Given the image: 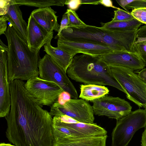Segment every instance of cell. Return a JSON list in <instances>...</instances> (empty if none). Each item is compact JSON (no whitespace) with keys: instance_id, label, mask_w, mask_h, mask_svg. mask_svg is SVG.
Masks as SVG:
<instances>
[{"instance_id":"1","label":"cell","mask_w":146,"mask_h":146,"mask_svg":"<svg viewBox=\"0 0 146 146\" xmlns=\"http://www.w3.org/2000/svg\"><path fill=\"white\" fill-rule=\"evenodd\" d=\"M23 81L11 82L6 135L15 146H52V118L29 94Z\"/></svg>"},{"instance_id":"2","label":"cell","mask_w":146,"mask_h":146,"mask_svg":"<svg viewBox=\"0 0 146 146\" xmlns=\"http://www.w3.org/2000/svg\"><path fill=\"white\" fill-rule=\"evenodd\" d=\"M10 24L5 35L8 42V75L10 82L15 80H27L39 76V52L29 48L27 42L9 17Z\"/></svg>"},{"instance_id":"3","label":"cell","mask_w":146,"mask_h":146,"mask_svg":"<svg viewBox=\"0 0 146 146\" xmlns=\"http://www.w3.org/2000/svg\"><path fill=\"white\" fill-rule=\"evenodd\" d=\"M137 32V29L110 31L87 25L81 27L68 26L54 38L103 44L110 47L114 51L133 52Z\"/></svg>"},{"instance_id":"4","label":"cell","mask_w":146,"mask_h":146,"mask_svg":"<svg viewBox=\"0 0 146 146\" xmlns=\"http://www.w3.org/2000/svg\"><path fill=\"white\" fill-rule=\"evenodd\" d=\"M66 73L72 80L86 84L108 85L125 93L111 76L108 66L101 56L82 54L75 55L68 67Z\"/></svg>"},{"instance_id":"5","label":"cell","mask_w":146,"mask_h":146,"mask_svg":"<svg viewBox=\"0 0 146 146\" xmlns=\"http://www.w3.org/2000/svg\"><path fill=\"white\" fill-rule=\"evenodd\" d=\"M52 133L54 140L107 135V131L96 123L78 121L66 115L53 116Z\"/></svg>"},{"instance_id":"6","label":"cell","mask_w":146,"mask_h":146,"mask_svg":"<svg viewBox=\"0 0 146 146\" xmlns=\"http://www.w3.org/2000/svg\"><path fill=\"white\" fill-rule=\"evenodd\" d=\"M108 66L111 76L124 90L127 98L146 110V83L129 68Z\"/></svg>"},{"instance_id":"7","label":"cell","mask_w":146,"mask_h":146,"mask_svg":"<svg viewBox=\"0 0 146 146\" xmlns=\"http://www.w3.org/2000/svg\"><path fill=\"white\" fill-rule=\"evenodd\" d=\"M111 133V146H127L135 132L146 126V110L138 109L116 120Z\"/></svg>"},{"instance_id":"8","label":"cell","mask_w":146,"mask_h":146,"mask_svg":"<svg viewBox=\"0 0 146 146\" xmlns=\"http://www.w3.org/2000/svg\"><path fill=\"white\" fill-rule=\"evenodd\" d=\"M39 76L41 78L53 82L72 99L78 97L77 91L66 74V72L55 62L47 54L40 58L38 62Z\"/></svg>"},{"instance_id":"9","label":"cell","mask_w":146,"mask_h":146,"mask_svg":"<svg viewBox=\"0 0 146 146\" xmlns=\"http://www.w3.org/2000/svg\"><path fill=\"white\" fill-rule=\"evenodd\" d=\"M50 113L52 116L66 115L80 122L94 123L92 106L82 99H70L62 104L57 101L50 106Z\"/></svg>"},{"instance_id":"10","label":"cell","mask_w":146,"mask_h":146,"mask_svg":"<svg viewBox=\"0 0 146 146\" xmlns=\"http://www.w3.org/2000/svg\"><path fill=\"white\" fill-rule=\"evenodd\" d=\"M25 86L32 96L42 106H51L64 92L55 82L42 79L39 76L27 80Z\"/></svg>"},{"instance_id":"11","label":"cell","mask_w":146,"mask_h":146,"mask_svg":"<svg viewBox=\"0 0 146 146\" xmlns=\"http://www.w3.org/2000/svg\"><path fill=\"white\" fill-rule=\"evenodd\" d=\"M94 114L105 116L116 120L125 117L131 112L132 106L124 99L106 95L91 101Z\"/></svg>"},{"instance_id":"12","label":"cell","mask_w":146,"mask_h":146,"mask_svg":"<svg viewBox=\"0 0 146 146\" xmlns=\"http://www.w3.org/2000/svg\"><path fill=\"white\" fill-rule=\"evenodd\" d=\"M57 47L73 56L81 53L94 56H102L114 51L107 45L88 42L58 39Z\"/></svg>"},{"instance_id":"13","label":"cell","mask_w":146,"mask_h":146,"mask_svg":"<svg viewBox=\"0 0 146 146\" xmlns=\"http://www.w3.org/2000/svg\"><path fill=\"white\" fill-rule=\"evenodd\" d=\"M0 117H6L10 112V82L8 75V46L0 44Z\"/></svg>"},{"instance_id":"14","label":"cell","mask_w":146,"mask_h":146,"mask_svg":"<svg viewBox=\"0 0 146 146\" xmlns=\"http://www.w3.org/2000/svg\"><path fill=\"white\" fill-rule=\"evenodd\" d=\"M108 66H119L133 71L141 70L145 65L136 52L126 51H114L101 56Z\"/></svg>"},{"instance_id":"15","label":"cell","mask_w":146,"mask_h":146,"mask_svg":"<svg viewBox=\"0 0 146 146\" xmlns=\"http://www.w3.org/2000/svg\"><path fill=\"white\" fill-rule=\"evenodd\" d=\"M53 32H47L30 15L27 31V41L33 52H39L41 48L53 38Z\"/></svg>"},{"instance_id":"16","label":"cell","mask_w":146,"mask_h":146,"mask_svg":"<svg viewBox=\"0 0 146 146\" xmlns=\"http://www.w3.org/2000/svg\"><path fill=\"white\" fill-rule=\"evenodd\" d=\"M56 13L49 7L35 9L30 15L48 32L51 33L53 30L58 32L60 25L58 23Z\"/></svg>"},{"instance_id":"17","label":"cell","mask_w":146,"mask_h":146,"mask_svg":"<svg viewBox=\"0 0 146 146\" xmlns=\"http://www.w3.org/2000/svg\"><path fill=\"white\" fill-rule=\"evenodd\" d=\"M107 135L75 139L63 138L54 141L52 146H106Z\"/></svg>"},{"instance_id":"18","label":"cell","mask_w":146,"mask_h":146,"mask_svg":"<svg viewBox=\"0 0 146 146\" xmlns=\"http://www.w3.org/2000/svg\"><path fill=\"white\" fill-rule=\"evenodd\" d=\"M51 40H49L43 46L44 51L66 72L67 70L74 57L57 47L52 46L51 44Z\"/></svg>"},{"instance_id":"19","label":"cell","mask_w":146,"mask_h":146,"mask_svg":"<svg viewBox=\"0 0 146 146\" xmlns=\"http://www.w3.org/2000/svg\"><path fill=\"white\" fill-rule=\"evenodd\" d=\"M79 97L87 101H92L101 98L109 94V90L104 86L95 84L80 85Z\"/></svg>"},{"instance_id":"20","label":"cell","mask_w":146,"mask_h":146,"mask_svg":"<svg viewBox=\"0 0 146 146\" xmlns=\"http://www.w3.org/2000/svg\"><path fill=\"white\" fill-rule=\"evenodd\" d=\"M19 7L17 4H12L11 0V5L7 14L16 26L25 40L27 41L28 24L23 19L22 13Z\"/></svg>"},{"instance_id":"21","label":"cell","mask_w":146,"mask_h":146,"mask_svg":"<svg viewBox=\"0 0 146 146\" xmlns=\"http://www.w3.org/2000/svg\"><path fill=\"white\" fill-rule=\"evenodd\" d=\"M101 28L113 31H125L138 29L143 24L134 19L125 21H114L102 23Z\"/></svg>"},{"instance_id":"22","label":"cell","mask_w":146,"mask_h":146,"mask_svg":"<svg viewBox=\"0 0 146 146\" xmlns=\"http://www.w3.org/2000/svg\"><path fill=\"white\" fill-rule=\"evenodd\" d=\"M133 52L139 55L146 66V25L138 29Z\"/></svg>"},{"instance_id":"23","label":"cell","mask_w":146,"mask_h":146,"mask_svg":"<svg viewBox=\"0 0 146 146\" xmlns=\"http://www.w3.org/2000/svg\"><path fill=\"white\" fill-rule=\"evenodd\" d=\"M65 1L66 0H11V2L19 6L25 5L42 8L51 6H63L65 5Z\"/></svg>"},{"instance_id":"24","label":"cell","mask_w":146,"mask_h":146,"mask_svg":"<svg viewBox=\"0 0 146 146\" xmlns=\"http://www.w3.org/2000/svg\"><path fill=\"white\" fill-rule=\"evenodd\" d=\"M114 17L111 22L128 21L134 19L130 12L120 8L114 11Z\"/></svg>"},{"instance_id":"25","label":"cell","mask_w":146,"mask_h":146,"mask_svg":"<svg viewBox=\"0 0 146 146\" xmlns=\"http://www.w3.org/2000/svg\"><path fill=\"white\" fill-rule=\"evenodd\" d=\"M66 13L68 16L69 21L68 26L78 27H84L87 25L79 18L75 11L68 9Z\"/></svg>"},{"instance_id":"26","label":"cell","mask_w":146,"mask_h":146,"mask_svg":"<svg viewBox=\"0 0 146 146\" xmlns=\"http://www.w3.org/2000/svg\"><path fill=\"white\" fill-rule=\"evenodd\" d=\"M130 13L134 19L143 24L146 25V8L134 9Z\"/></svg>"},{"instance_id":"27","label":"cell","mask_w":146,"mask_h":146,"mask_svg":"<svg viewBox=\"0 0 146 146\" xmlns=\"http://www.w3.org/2000/svg\"><path fill=\"white\" fill-rule=\"evenodd\" d=\"M11 0H0V15H5L7 14L11 5Z\"/></svg>"},{"instance_id":"28","label":"cell","mask_w":146,"mask_h":146,"mask_svg":"<svg viewBox=\"0 0 146 146\" xmlns=\"http://www.w3.org/2000/svg\"><path fill=\"white\" fill-rule=\"evenodd\" d=\"M139 7L146 8V0H134L131 3L126 6V9H133Z\"/></svg>"},{"instance_id":"29","label":"cell","mask_w":146,"mask_h":146,"mask_svg":"<svg viewBox=\"0 0 146 146\" xmlns=\"http://www.w3.org/2000/svg\"><path fill=\"white\" fill-rule=\"evenodd\" d=\"M65 5L69 9L75 11L82 4L81 0H66Z\"/></svg>"},{"instance_id":"30","label":"cell","mask_w":146,"mask_h":146,"mask_svg":"<svg viewBox=\"0 0 146 146\" xmlns=\"http://www.w3.org/2000/svg\"><path fill=\"white\" fill-rule=\"evenodd\" d=\"M69 21L68 16L66 12L62 15L60 27L57 35H58L64 29L67 28L69 26Z\"/></svg>"},{"instance_id":"31","label":"cell","mask_w":146,"mask_h":146,"mask_svg":"<svg viewBox=\"0 0 146 146\" xmlns=\"http://www.w3.org/2000/svg\"><path fill=\"white\" fill-rule=\"evenodd\" d=\"M8 21V19L6 15L1 16L0 17V35L5 34L7 31V22Z\"/></svg>"},{"instance_id":"32","label":"cell","mask_w":146,"mask_h":146,"mask_svg":"<svg viewBox=\"0 0 146 146\" xmlns=\"http://www.w3.org/2000/svg\"><path fill=\"white\" fill-rule=\"evenodd\" d=\"M134 0H117L116 1L117 3L125 9L126 11L129 12L126 9V6L133 2Z\"/></svg>"},{"instance_id":"33","label":"cell","mask_w":146,"mask_h":146,"mask_svg":"<svg viewBox=\"0 0 146 146\" xmlns=\"http://www.w3.org/2000/svg\"><path fill=\"white\" fill-rule=\"evenodd\" d=\"M100 4L106 7H111L117 9H119V8L116 7L113 5V2L111 0H101L100 1Z\"/></svg>"},{"instance_id":"34","label":"cell","mask_w":146,"mask_h":146,"mask_svg":"<svg viewBox=\"0 0 146 146\" xmlns=\"http://www.w3.org/2000/svg\"><path fill=\"white\" fill-rule=\"evenodd\" d=\"M138 73L139 77L146 83V68L141 70Z\"/></svg>"},{"instance_id":"35","label":"cell","mask_w":146,"mask_h":146,"mask_svg":"<svg viewBox=\"0 0 146 146\" xmlns=\"http://www.w3.org/2000/svg\"><path fill=\"white\" fill-rule=\"evenodd\" d=\"M81 4H89L97 5L100 4V0H81Z\"/></svg>"},{"instance_id":"36","label":"cell","mask_w":146,"mask_h":146,"mask_svg":"<svg viewBox=\"0 0 146 146\" xmlns=\"http://www.w3.org/2000/svg\"><path fill=\"white\" fill-rule=\"evenodd\" d=\"M142 146H146V129H145L142 133L141 140Z\"/></svg>"},{"instance_id":"37","label":"cell","mask_w":146,"mask_h":146,"mask_svg":"<svg viewBox=\"0 0 146 146\" xmlns=\"http://www.w3.org/2000/svg\"><path fill=\"white\" fill-rule=\"evenodd\" d=\"M0 146H15V145H12L10 143H1Z\"/></svg>"}]
</instances>
